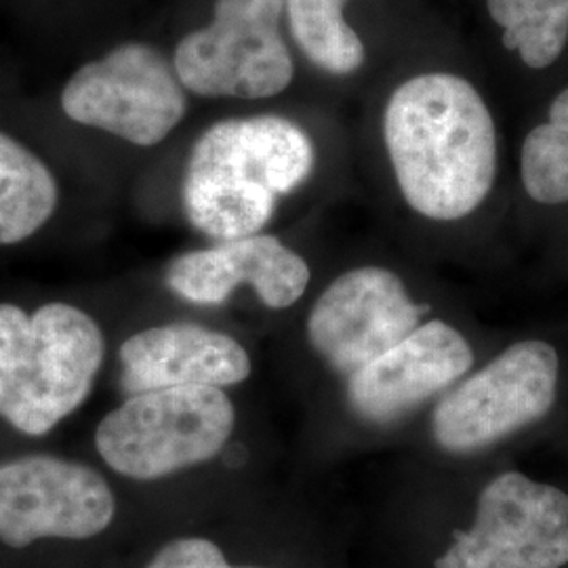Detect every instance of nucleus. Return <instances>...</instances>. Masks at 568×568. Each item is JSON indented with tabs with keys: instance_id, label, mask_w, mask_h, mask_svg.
Here are the masks:
<instances>
[{
	"instance_id": "nucleus-13",
	"label": "nucleus",
	"mask_w": 568,
	"mask_h": 568,
	"mask_svg": "<svg viewBox=\"0 0 568 568\" xmlns=\"http://www.w3.org/2000/svg\"><path fill=\"white\" fill-rule=\"evenodd\" d=\"M121 387L142 394L169 387H227L251 375V358L234 337L196 325L152 326L121 345Z\"/></svg>"
},
{
	"instance_id": "nucleus-17",
	"label": "nucleus",
	"mask_w": 568,
	"mask_h": 568,
	"mask_svg": "<svg viewBox=\"0 0 568 568\" xmlns=\"http://www.w3.org/2000/svg\"><path fill=\"white\" fill-rule=\"evenodd\" d=\"M520 175L532 201L568 203V87L549 105V121L523 143Z\"/></svg>"
},
{
	"instance_id": "nucleus-8",
	"label": "nucleus",
	"mask_w": 568,
	"mask_h": 568,
	"mask_svg": "<svg viewBox=\"0 0 568 568\" xmlns=\"http://www.w3.org/2000/svg\"><path fill=\"white\" fill-rule=\"evenodd\" d=\"M568 493L506 471L483 488L474 525L453 537L436 568H562Z\"/></svg>"
},
{
	"instance_id": "nucleus-2",
	"label": "nucleus",
	"mask_w": 568,
	"mask_h": 568,
	"mask_svg": "<svg viewBox=\"0 0 568 568\" xmlns=\"http://www.w3.org/2000/svg\"><path fill=\"white\" fill-rule=\"evenodd\" d=\"M314 143L281 116L232 119L206 129L183 175L187 222L215 241L260 234L278 201L310 178Z\"/></svg>"
},
{
	"instance_id": "nucleus-15",
	"label": "nucleus",
	"mask_w": 568,
	"mask_h": 568,
	"mask_svg": "<svg viewBox=\"0 0 568 568\" xmlns=\"http://www.w3.org/2000/svg\"><path fill=\"white\" fill-rule=\"evenodd\" d=\"M347 0H284L293 39L328 74H352L365 63V44L345 21Z\"/></svg>"
},
{
	"instance_id": "nucleus-1",
	"label": "nucleus",
	"mask_w": 568,
	"mask_h": 568,
	"mask_svg": "<svg viewBox=\"0 0 568 568\" xmlns=\"http://www.w3.org/2000/svg\"><path fill=\"white\" fill-rule=\"evenodd\" d=\"M384 140L406 204L434 222L474 213L495 182L497 131L480 93L462 77L429 72L389 98Z\"/></svg>"
},
{
	"instance_id": "nucleus-10",
	"label": "nucleus",
	"mask_w": 568,
	"mask_h": 568,
	"mask_svg": "<svg viewBox=\"0 0 568 568\" xmlns=\"http://www.w3.org/2000/svg\"><path fill=\"white\" fill-rule=\"evenodd\" d=\"M114 495L95 469L55 457L0 466V539L26 548L44 537L89 539L110 527Z\"/></svg>"
},
{
	"instance_id": "nucleus-18",
	"label": "nucleus",
	"mask_w": 568,
	"mask_h": 568,
	"mask_svg": "<svg viewBox=\"0 0 568 568\" xmlns=\"http://www.w3.org/2000/svg\"><path fill=\"white\" fill-rule=\"evenodd\" d=\"M145 568H253L232 567L225 560L224 551L213 541L201 537L175 539L166 544Z\"/></svg>"
},
{
	"instance_id": "nucleus-6",
	"label": "nucleus",
	"mask_w": 568,
	"mask_h": 568,
	"mask_svg": "<svg viewBox=\"0 0 568 568\" xmlns=\"http://www.w3.org/2000/svg\"><path fill=\"white\" fill-rule=\"evenodd\" d=\"M558 379L560 361L551 345L541 339L509 345L436 405L432 415L436 445L466 455L544 419L556 403Z\"/></svg>"
},
{
	"instance_id": "nucleus-3",
	"label": "nucleus",
	"mask_w": 568,
	"mask_h": 568,
	"mask_svg": "<svg viewBox=\"0 0 568 568\" xmlns=\"http://www.w3.org/2000/svg\"><path fill=\"white\" fill-rule=\"evenodd\" d=\"M103 352L102 328L74 305L28 316L0 304V417L30 436L51 432L91 394Z\"/></svg>"
},
{
	"instance_id": "nucleus-14",
	"label": "nucleus",
	"mask_w": 568,
	"mask_h": 568,
	"mask_svg": "<svg viewBox=\"0 0 568 568\" xmlns=\"http://www.w3.org/2000/svg\"><path fill=\"white\" fill-rule=\"evenodd\" d=\"M58 182L49 166L0 131V246L37 234L55 213Z\"/></svg>"
},
{
	"instance_id": "nucleus-16",
	"label": "nucleus",
	"mask_w": 568,
	"mask_h": 568,
	"mask_svg": "<svg viewBox=\"0 0 568 568\" xmlns=\"http://www.w3.org/2000/svg\"><path fill=\"white\" fill-rule=\"evenodd\" d=\"M488 13L504 30V44L528 68L544 70L568 42V0H487Z\"/></svg>"
},
{
	"instance_id": "nucleus-11",
	"label": "nucleus",
	"mask_w": 568,
	"mask_h": 568,
	"mask_svg": "<svg viewBox=\"0 0 568 568\" xmlns=\"http://www.w3.org/2000/svg\"><path fill=\"white\" fill-rule=\"evenodd\" d=\"M474 363L466 337L443 323L429 321L347 377V403L358 417L392 424L447 392Z\"/></svg>"
},
{
	"instance_id": "nucleus-4",
	"label": "nucleus",
	"mask_w": 568,
	"mask_h": 568,
	"mask_svg": "<svg viewBox=\"0 0 568 568\" xmlns=\"http://www.w3.org/2000/svg\"><path fill=\"white\" fill-rule=\"evenodd\" d=\"M236 410L222 387H169L129 396L102 419L95 447L126 478L159 480L217 457Z\"/></svg>"
},
{
	"instance_id": "nucleus-9",
	"label": "nucleus",
	"mask_w": 568,
	"mask_h": 568,
	"mask_svg": "<svg viewBox=\"0 0 568 568\" xmlns=\"http://www.w3.org/2000/svg\"><path fill=\"white\" fill-rule=\"evenodd\" d=\"M424 312L392 270L356 267L328 284L312 305L307 339L326 365L349 377L400 344L422 325Z\"/></svg>"
},
{
	"instance_id": "nucleus-5",
	"label": "nucleus",
	"mask_w": 568,
	"mask_h": 568,
	"mask_svg": "<svg viewBox=\"0 0 568 568\" xmlns=\"http://www.w3.org/2000/svg\"><path fill=\"white\" fill-rule=\"evenodd\" d=\"M284 0H217L213 20L183 37L173 65L203 98L264 100L283 93L295 65L281 32Z\"/></svg>"
},
{
	"instance_id": "nucleus-12",
	"label": "nucleus",
	"mask_w": 568,
	"mask_h": 568,
	"mask_svg": "<svg viewBox=\"0 0 568 568\" xmlns=\"http://www.w3.org/2000/svg\"><path fill=\"white\" fill-rule=\"evenodd\" d=\"M166 286L185 302L220 305L248 284L272 310L291 307L310 284L304 257L276 236L253 234L175 257L164 274Z\"/></svg>"
},
{
	"instance_id": "nucleus-7",
	"label": "nucleus",
	"mask_w": 568,
	"mask_h": 568,
	"mask_svg": "<svg viewBox=\"0 0 568 568\" xmlns=\"http://www.w3.org/2000/svg\"><path fill=\"white\" fill-rule=\"evenodd\" d=\"M183 89L175 65L156 47L126 42L82 65L65 82L61 108L70 121L150 148L185 116Z\"/></svg>"
}]
</instances>
